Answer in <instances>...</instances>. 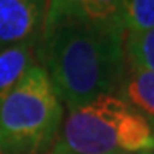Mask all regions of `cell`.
<instances>
[{
  "label": "cell",
  "instance_id": "cell-12",
  "mask_svg": "<svg viewBox=\"0 0 154 154\" xmlns=\"http://www.w3.org/2000/svg\"><path fill=\"white\" fill-rule=\"evenodd\" d=\"M0 154H4V151H2V149H0Z\"/></svg>",
  "mask_w": 154,
  "mask_h": 154
},
{
  "label": "cell",
  "instance_id": "cell-5",
  "mask_svg": "<svg viewBox=\"0 0 154 154\" xmlns=\"http://www.w3.org/2000/svg\"><path fill=\"white\" fill-rule=\"evenodd\" d=\"M38 43H19L0 50V101L21 77L36 65Z\"/></svg>",
  "mask_w": 154,
  "mask_h": 154
},
{
  "label": "cell",
  "instance_id": "cell-3",
  "mask_svg": "<svg viewBox=\"0 0 154 154\" xmlns=\"http://www.w3.org/2000/svg\"><path fill=\"white\" fill-rule=\"evenodd\" d=\"M62 103L41 65H33L0 101L4 154H38L53 144L62 127Z\"/></svg>",
  "mask_w": 154,
  "mask_h": 154
},
{
  "label": "cell",
  "instance_id": "cell-6",
  "mask_svg": "<svg viewBox=\"0 0 154 154\" xmlns=\"http://www.w3.org/2000/svg\"><path fill=\"white\" fill-rule=\"evenodd\" d=\"M118 93L146 118H154V72L127 65L125 79Z\"/></svg>",
  "mask_w": 154,
  "mask_h": 154
},
{
  "label": "cell",
  "instance_id": "cell-8",
  "mask_svg": "<svg viewBox=\"0 0 154 154\" xmlns=\"http://www.w3.org/2000/svg\"><path fill=\"white\" fill-rule=\"evenodd\" d=\"M123 48L127 65L154 72V28L142 33H125Z\"/></svg>",
  "mask_w": 154,
  "mask_h": 154
},
{
  "label": "cell",
  "instance_id": "cell-10",
  "mask_svg": "<svg viewBox=\"0 0 154 154\" xmlns=\"http://www.w3.org/2000/svg\"><path fill=\"white\" fill-rule=\"evenodd\" d=\"M72 12V0H46V16L43 31L53 28L57 22L63 21Z\"/></svg>",
  "mask_w": 154,
  "mask_h": 154
},
{
  "label": "cell",
  "instance_id": "cell-9",
  "mask_svg": "<svg viewBox=\"0 0 154 154\" xmlns=\"http://www.w3.org/2000/svg\"><path fill=\"white\" fill-rule=\"evenodd\" d=\"M122 24L125 33H142L154 28V0H123Z\"/></svg>",
  "mask_w": 154,
  "mask_h": 154
},
{
  "label": "cell",
  "instance_id": "cell-7",
  "mask_svg": "<svg viewBox=\"0 0 154 154\" xmlns=\"http://www.w3.org/2000/svg\"><path fill=\"white\" fill-rule=\"evenodd\" d=\"M122 11L123 0H72L70 16L98 26L123 29Z\"/></svg>",
  "mask_w": 154,
  "mask_h": 154
},
{
  "label": "cell",
  "instance_id": "cell-4",
  "mask_svg": "<svg viewBox=\"0 0 154 154\" xmlns=\"http://www.w3.org/2000/svg\"><path fill=\"white\" fill-rule=\"evenodd\" d=\"M46 0H0V50L19 43H39Z\"/></svg>",
  "mask_w": 154,
  "mask_h": 154
},
{
  "label": "cell",
  "instance_id": "cell-2",
  "mask_svg": "<svg viewBox=\"0 0 154 154\" xmlns=\"http://www.w3.org/2000/svg\"><path fill=\"white\" fill-rule=\"evenodd\" d=\"M154 152L151 122L116 94L69 110L46 154Z\"/></svg>",
  "mask_w": 154,
  "mask_h": 154
},
{
  "label": "cell",
  "instance_id": "cell-1",
  "mask_svg": "<svg viewBox=\"0 0 154 154\" xmlns=\"http://www.w3.org/2000/svg\"><path fill=\"white\" fill-rule=\"evenodd\" d=\"M125 31L65 17L43 31L38 58L69 110L120 91L127 74Z\"/></svg>",
  "mask_w": 154,
  "mask_h": 154
},
{
  "label": "cell",
  "instance_id": "cell-11",
  "mask_svg": "<svg viewBox=\"0 0 154 154\" xmlns=\"http://www.w3.org/2000/svg\"><path fill=\"white\" fill-rule=\"evenodd\" d=\"M116 154H154V152H116Z\"/></svg>",
  "mask_w": 154,
  "mask_h": 154
}]
</instances>
